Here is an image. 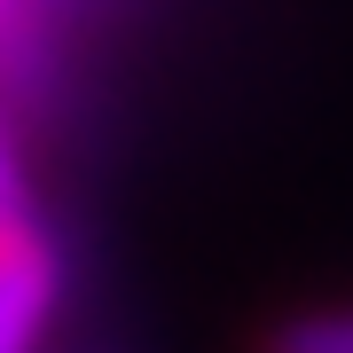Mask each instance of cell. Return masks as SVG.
I'll return each mask as SVG.
<instances>
[{
    "instance_id": "cell-2",
    "label": "cell",
    "mask_w": 353,
    "mask_h": 353,
    "mask_svg": "<svg viewBox=\"0 0 353 353\" xmlns=\"http://www.w3.org/2000/svg\"><path fill=\"white\" fill-rule=\"evenodd\" d=\"M252 353H353V306H306V314H275L252 338Z\"/></svg>"
},
{
    "instance_id": "cell-3",
    "label": "cell",
    "mask_w": 353,
    "mask_h": 353,
    "mask_svg": "<svg viewBox=\"0 0 353 353\" xmlns=\"http://www.w3.org/2000/svg\"><path fill=\"white\" fill-rule=\"evenodd\" d=\"M24 236H39V204H32L24 157H16L8 126H0V243H24Z\"/></svg>"
},
{
    "instance_id": "cell-1",
    "label": "cell",
    "mask_w": 353,
    "mask_h": 353,
    "mask_svg": "<svg viewBox=\"0 0 353 353\" xmlns=\"http://www.w3.org/2000/svg\"><path fill=\"white\" fill-rule=\"evenodd\" d=\"M48 314H55V252H48V236L0 243V353H32Z\"/></svg>"
}]
</instances>
